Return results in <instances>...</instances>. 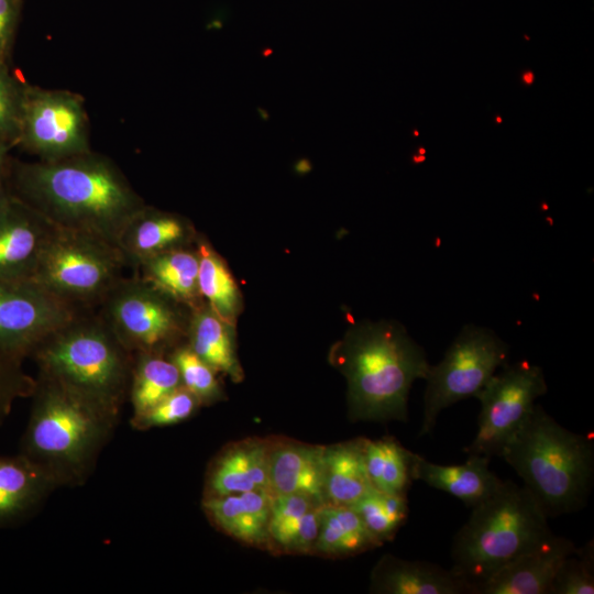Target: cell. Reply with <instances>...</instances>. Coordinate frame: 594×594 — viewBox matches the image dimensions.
Masks as SVG:
<instances>
[{
    "label": "cell",
    "mask_w": 594,
    "mask_h": 594,
    "mask_svg": "<svg viewBox=\"0 0 594 594\" xmlns=\"http://www.w3.org/2000/svg\"><path fill=\"white\" fill-rule=\"evenodd\" d=\"M179 386H182V380L178 369L168 355L135 354L129 387L132 418L151 409Z\"/></svg>",
    "instance_id": "26"
},
{
    "label": "cell",
    "mask_w": 594,
    "mask_h": 594,
    "mask_svg": "<svg viewBox=\"0 0 594 594\" xmlns=\"http://www.w3.org/2000/svg\"><path fill=\"white\" fill-rule=\"evenodd\" d=\"M56 487L42 469L22 454H0V529L31 518Z\"/></svg>",
    "instance_id": "17"
},
{
    "label": "cell",
    "mask_w": 594,
    "mask_h": 594,
    "mask_svg": "<svg viewBox=\"0 0 594 594\" xmlns=\"http://www.w3.org/2000/svg\"><path fill=\"white\" fill-rule=\"evenodd\" d=\"M363 448L372 486L385 493L406 495L413 481L414 452L392 437L364 439Z\"/></svg>",
    "instance_id": "27"
},
{
    "label": "cell",
    "mask_w": 594,
    "mask_h": 594,
    "mask_svg": "<svg viewBox=\"0 0 594 594\" xmlns=\"http://www.w3.org/2000/svg\"><path fill=\"white\" fill-rule=\"evenodd\" d=\"M346 378L353 420L407 421L408 396L429 369L426 352L397 321L352 326L332 350Z\"/></svg>",
    "instance_id": "2"
},
{
    "label": "cell",
    "mask_w": 594,
    "mask_h": 594,
    "mask_svg": "<svg viewBox=\"0 0 594 594\" xmlns=\"http://www.w3.org/2000/svg\"><path fill=\"white\" fill-rule=\"evenodd\" d=\"M372 591L388 594H469L450 569L421 560L384 557L372 573Z\"/></svg>",
    "instance_id": "20"
},
{
    "label": "cell",
    "mask_w": 594,
    "mask_h": 594,
    "mask_svg": "<svg viewBox=\"0 0 594 594\" xmlns=\"http://www.w3.org/2000/svg\"><path fill=\"white\" fill-rule=\"evenodd\" d=\"M271 447L248 440L223 451L211 465L205 496L268 491Z\"/></svg>",
    "instance_id": "18"
},
{
    "label": "cell",
    "mask_w": 594,
    "mask_h": 594,
    "mask_svg": "<svg viewBox=\"0 0 594 594\" xmlns=\"http://www.w3.org/2000/svg\"><path fill=\"white\" fill-rule=\"evenodd\" d=\"M10 198V191L6 187L4 182L0 183V216L3 212Z\"/></svg>",
    "instance_id": "38"
},
{
    "label": "cell",
    "mask_w": 594,
    "mask_h": 594,
    "mask_svg": "<svg viewBox=\"0 0 594 594\" xmlns=\"http://www.w3.org/2000/svg\"><path fill=\"white\" fill-rule=\"evenodd\" d=\"M55 227L10 193L0 216V279H31Z\"/></svg>",
    "instance_id": "13"
},
{
    "label": "cell",
    "mask_w": 594,
    "mask_h": 594,
    "mask_svg": "<svg viewBox=\"0 0 594 594\" xmlns=\"http://www.w3.org/2000/svg\"><path fill=\"white\" fill-rule=\"evenodd\" d=\"M125 266L118 246L55 227L31 279L56 297L87 310L102 302L124 277Z\"/></svg>",
    "instance_id": "7"
},
{
    "label": "cell",
    "mask_w": 594,
    "mask_h": 594,
    "mask_svg": "<svg viewBox=\"0 0 594 594\" xmlns=\"http://www.w3.org/2000/svg\"><path fill=\"white\" fill-rule=\"evenodd\" d=\"M198 288L206 304L224 321L234 324L241 309L239 288L220 255L205 241L197 243Z\"/></svg>",
    "instance_id": "28"
},
{
    "label": "cell",
    "mask_w": 594,
    "mask_h": 594,
    "mask_svg": "<svg viewBox=\"0 0 594 594\" xmlns=\"http://www.w3.org/2000/svg\"><path fill=\"white\" fill-rule=\"evenodd\" d=\"M19 145L40 161L91 151L85 99L74 91L28 84Z\"/></svg>",
    "instance_id": "11"
},
{
    "label": "cell",
    "mask_w": 594,
    "mask_h": 594,
    "mask_svg": "<svg viewBox=\"0 0 594 594\" xmlns=\"http://www.w3.org/2000/svg\"><path fill=\"white\" fill-rule=\"evenodd\" d=\"M547 391L540 366L528 361L504 365L475 396L481 403L477 432L464 451L501 458L506 443L532 413L537 398Z\"/></svg>",
    "instance_id": "10"
},
{
    "label": "cell",
    "mask_w": 594,
    "mask_h": 594,
    "mask_svg": "<svg viewBox=\"0 0 594 594\" xmlns=\"http://www.w3.org/2000/svg\"><path fill=\"white\" fill-rule=\"evenodd\" d=\"M315 549L330 556H352L381 544L351 506L324 503Z\"/></svg>",
    "instance_id": "25"
},
{
    "label": "cell",
    "mask_w": 594,
    "mask_h": 594,
    "mask_svg": "<svg viewBox=\"0 0 594 594\" xmlns=\"http://www.w3.org/2000/svg\"><path fill=\"white\" fill-rule=\"evenodd\" d=\"M501 458L548 518L586 506L594 481L593 441L561 426L541 406H535Z\"/></svg>",
    "instance_id": "4"
},
{
    "label": "cell",
    "mask_w": 594,
    "mask_h": 594,
    "mask_svg": "<svg viewBox=\"0 0 594 594\" xmlns=\"http://www.w3.org/2000/svg\"><path fill=\"white\" fill-rule=\"evenodd\" d=\"M169 359L178 369L182 385L191 392L200 404H209L220 396L216 371L201 360L187 343L176 346Z\"/></svg>",
    "instance_id": "31"
},
{
    "label": "cell",
    "mask_w": 594,
    "mask_h": 594,
    "mask_svg": "<svg viewBox=\"0 0 594 594\" xmlns=\"http://www.w3.org/2000/svg\"><path fill=\"white\" fill-rule=\"evenodd\" d=\"M272 494L250 491L222 496H205L202 506L213 524L227 535L249 544L268 539Z\"/></svg>",
    "instance_id": "21"
},
{
    "label": "cell",
    "mask_w": 594,
    "mask_h": 594,
    "mask_svg": "<svg viewBox=\"0 0 594 594\" xmlns=\"http://www.w3.org/2000/svg\"><path fill=\"white\" fill-rule=\"evenodd\" d=\"M7 174L9 191L54 227L116 246L145 206L120 167L92 150L56 161L15 162L8 164Z\"/></svg>",
    "instance_id": "1"
},
{
    "label": "cell",
    "mask_w": 594,
    "mask_h": 594,
    "mask_svg": "<svg viewBox=\"0 0 594 594\" xmlns=\"http://www.w3.org/2000/svg\"><path fill=\"white\" fill-rule=\"evenodd\" d=\"M32 356L40 375L119 417L134 355L100 315L80 312L42 342Z\"/></svg>",
    "instance_id": "5"
},
{
    "label": "cell",
    "mask_w": 594,
    "mask_h": 594,
    "mask_svg": "<svg viewBox=\"0 0 594 594\" xmlns=\"http://www.w3.org/2000/svg\"><path fill=\"white\" fill-rule=\"evenodd\" d=\"M19 453L58 486L81 485L119 420L107 410L40 375Z\"/></svg>",
    "instance_id": "3"
},
{
    "label": "cell",
    "mask_w": 594,
    "mask_h": 594,
    "mask_svg": "<svg viewBox=\"0 0 594 594\" xmlns=\"http://www.w3.org/2000/svg\"><path fill=\"white\" fill-rule=\"evenodd\" d=\"M322 505L300 494L272 495L268 536L286 549L306 515L315 506Z\"/></svg>",
    "instance_id": "33"
},
{
    "label": "cell",
    "mask_w": 594,
    "mask_h": 594,
    "mask_svg": "<svg viewBox=\"0 0 594 594\" xmlns=\"http://www.w3.org/2000/svg\"><path fill=\"white\" fill-rule=\"evenodd\" d=\"M199 405L198 398L182 385L141 416L131 418V424L138 430L174 425L190 417Z\"/></svg>",
    "instance_id": "34"
},
{
    "label": "cell",
    "mask_w": 594,
    "mask_h": 594,
    "mask_svg": "<svg viewBox=\"0 0 594 594\" xmlns=\"http://www.w3.org/2000/svg\"><path fill=\"white\" fill-rule=\"evenodd\" d=\"M351 507L381 543L392 539L408 516L406 495L385 493L374 487Z\"/></svg>",
    "instance_id": "29"
},
{
    "label": "cell",
    "mask_w": 594,
    "mask_h": 594,
    "mask_svg": "<svg viewBox=\"0 0 594 594\" xmlns=\"http://www.w3.org/2000/svg\"><path fill=\"white\" fill-rule=\"evenodd\" d=\"M326 447L284 443L270 451V493L300 494L324 504Z\"/></svg>",
    "instance_id": "19"
},
{
    "label": "cell",
    "mask_w": 594,
    "mask_h": 594,
    "mask_svg": "<svg viewBox=\"0 0 594 594\" xmlns=\"http://www.w3.org/2000/svg\"><path fill=\"white\" fill-rule=\"evenodd\" d=\"M490 461L491 458L485 455L469 454L462 464H437L414 453L411 477L472 508L494 495L504 482L491 471Z\"/></svg>",
    "instance_id": "16"
},
{
    "label": "cell",
    "mask_w": 594,
    "mask_h": 594,
    "mask_svg": "<svg viewBox=\"0 0 594 594\" xmlns=\"http://www.w3.org/2000/svg\"><path fill=\"white\" fill-rule=\"evenodd\" d=\"M85 309L33 279H0V354L23 361Z\"/></svg>",
    "instance_id": "12"
},
{
    "label": "cell",
    "mask_w": 594,
    "mask_h": 594,
    "mask_svg": "<svg viewBox=\"0 0 594 594\" xmlns=\"http://www.w3.org/2000/svg\"><path fill=\"white\" fill-rule=\"evenodd\" d=\"M594 593V548L588 542L564 558L553 578L550 594Z\"/></svg>",
    "instance_id": "32"
},
{
    "label": "cell",
    "mask_w": 594,
    "mask_h": 594,
    "mask_svg": "<svg viewBox=\"0 0 594 594\" xmlns=\"http://www.w3.org/2000/svg\"><path fill=\"white\" fill-rule=\"evenodd\" d=\"M575 544L552 534L474 586L471 594H550L556 572Z\"/></svg>",
    "instance_id": "14"
},
{
    "label": "cell",
    "mask_w": 594,
    "mask_h": 594,
    "mask_svg": "<svg viewBox=\"0 0 594 594\" xmlns=\"http://www.w3.org/2000/svg\"><path fill=\"white\" fill-rule=\"evenodd\" d=\"M364 438L326 447L324 501L352 506L373 486L364 459Z\"/></svg>",
    "instance_id": "24"
},
{
    "label": "cell",
    "mask_w": 594,
    "mask_h": 594,
    "mask_svg": "<svg viewBox=\"0 0 594 594\" xmlns=\"http://www.w3.org/2000/svg\"><path fill=\"white\" fill-rule=\"evenodd\" d=\"M10 148L0 145V183L4 182V177L8 169V152Z\"/></svg>",
    "instance_id": "37"
},
{
    "label": "cell",
    "mask_w": 594,
    "mask_h": 594,
    "mask_svg": "<svg viewBox=\"0 0 594 594\" xmlns=\"http://www.w3.org/2000/svg\"><path fill=\"white\" fill-rule=\"evenodd\" d=\"M187 344L216 372L229 375L234 382L242 380L233 324L221 319L207 304L191 310Z\"/></svg>",
    "instance_id": "23"
},
{
    "label": "cell",
    "mask_w": 594,
    "mask_h": 594,
    "mask_svg": "<svg viewBox=\"0 0 594 594\" xmlns=\"http://www.w3.org/2000/svg\"><path fill=\"white\" fill-rule=\"evenodd\" d=\"M99 306L100 317L133 355L165 354L187 338L191 315L185 316L187 306L135 275L123 277Z\"/></svg>",
    "instance_id": "9"
},
{
    "label": "cell",
    "mask_w": 594,
    "mask_h": 594,
    "mask_svg": "<svg viewBox=\"0 0 594 594\" xmlns=\"http://www.w3.org/2000/svg\"><path fill=\"white\" fill-rule=\"evenodd\" d=\"M134 270L135 276L190 309L204 304L198 288L197 249L177 248L141 262Z\"/></svg>",
    "instance_id": "22"
},
{
    "label": "cell",
    "mask_w": 594,
    "mask_h": 594,
    "mask_svg": "<svg viewBox=\"0 0 594 594\" xmlns=\"http://www.w3.org/2000/svg\"><path fill=\"white\" fill-rule=\"evenodd\" d=\"M552 534L547 515L530 493L504 481L494 495L472 507L468 521L455 534L450 570L471 594L474 586Z\"/></svg>",
    "instance_id": "6"
},
{
    "label": "cell",
    "mask_w": 594,
    "mask_h": 594,
    "mask_svg": "<svg viewBox=\"0 0 594 594\" xmlns=\"http://www.w3.org/2000/svg\"><path fill=\"white\" fill-rule=\"evenodd\" d=\"M194 230L184 218L144 206L122 231L118 248L133 268L157 254L189 246Z\"/></svg>",
    "instance_id": "15"
},
{
    "label": "cell",
    "mask_w": 594,
    "mask_h": 594,
    "mask_svg": "<svg viewBox=\"0 0 594 594\" xmlns=\"http://www.w3.org/2000/svg\"><path fill=\"white\" fill-rule=\"evenodd\" d=\"M508 354V344L493 330L471 323L463 326L442 360L429 365L420 437L433 431L446 408L475 397L496 370L507 364Z\"/></svg>",
    "instance_id": "8"
},
{
    "label": "cell",
    "mask_w": 594,
    "mask_h": 594,
    "mask_svg": "<svg viewBox=\"0 0 594 594\" xmlns=\"http://www.w3.org/2000/svg\"><path fill=\"white\" fill-rule=\"evenodd\" d=\"M34 387L35 378L24 372L22 361L0 354V426L13 404L18 399L31 397Z\"/></svg>",
    "instance_id": "35"
},
{
    "label": "cell",
    "mask_w": 594,
    "mask_h": 594,
    "mask_svg": "<svg viewBox=\"0 0 594 594\" xmlns=\"http://www.w3.org/2000/svg\"><path fill=\"white\" fill-rule=\"evenodd\" d=\"M28 82L0 62V145H19Z\"/></svg>",
    "instance_id": "30"
},
{
    "label": "cell",
    "mask_w": 594,
    "mask_h": 594,
    "mask_svg": "<svg viewBox=\"0 0 594 594\" xmlns=\"http://www.w3.org/2000/svg\"><path fill=\"white\" fill-rule=\"evenodd\" d=\"M21 0H0V62H7L13 45Z\"/></svg>",
    "instance_id": "36"
}]
</instances>
